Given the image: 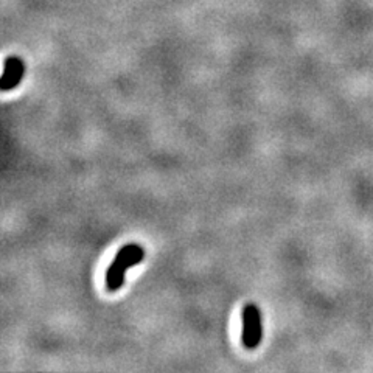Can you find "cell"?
I'll use <instances>...</instances> for the list:
<instances>
[{
    "label": "cell",
    "instance_id": "cell-1",
    "mask_svg": "<svg viewBox=\"0 0 373 373\" xmlns=\"http://www.w3.org/2000/svg\"><path fill=\"white\" fill-rule=\"evenodd\" d=\"M143 258L145 249L140 245L131 243V245L121 247L108 268V272H106V286H108L109 291H118L125 281L126 271L139 264Z\"/></svg>",
    "mask_w": 373,
    "mask_h": 373
},
{
    "label": "cell",
    "instance_id": "cell-2",
    "mask_svg": "<svg viewBox=\"0 0 373 373\" xmlns=\"http://www.w3.org/2000/svg\"><path fill=\"white\" fill-rule=\"evenodd\" d=\"M263 339V326L260 310L255 303H247L243 310V346L249 350H254Z\"/></svg>",
    "mask_w": 373,
    "mask_h": 373
},
{
    "label": "cell",
    "instance_id": "cell-3",
    "mask_svg": "<svg viewBox=\"0 0 373 373\" xmlns=\"http://www.w3.org/2000/svg\"><path fill=\"white\" fill-rule=\"evenodd\" d=\"M25 63L19 56H8L5 59L4 66V75L2 80H0V87L2 90H11L14 87L19 86V82L22 81L25 75Z\"/></svg>",
    "mask_w": 373,
    "mask_h": 373
}]
</instances>
